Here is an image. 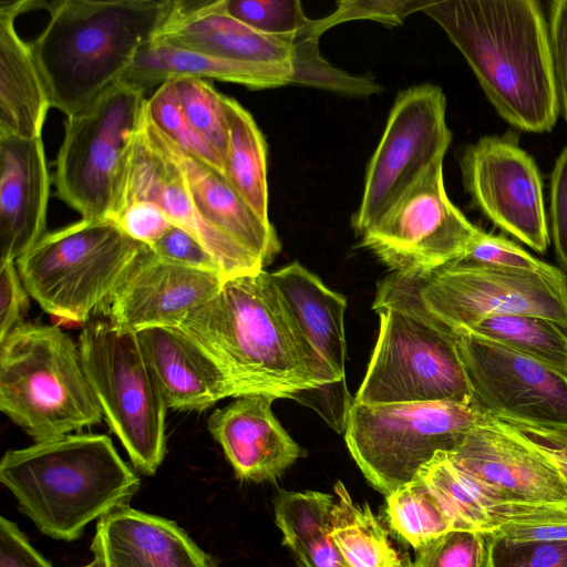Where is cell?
<instances>
[{"instance_id": "6da1fadb", "label": "cell", "mask_w": 567, "mask_h": 567, "mask_svg": "<svg viewBox=\"0 0 567 567\" xmlns=\"http://www.w3.org/2000/svg\"><path fill=\"white\" fill-rule=\"evenodd\" d=\"M223 372L235 398L320 391L298 322L264 269L224 281L176 328Z\"/></svg>"}, {"instance_id": "7a4b0ae2", "label": "cell", "mask_w": 567, "mask_h": 567, "mask_svg": "<svg viewBox=\"0 0 567 567\" xmlns=\"http://www.w3.org/2000/svg\"><path fill=\"white\" fill-rule=\"evenodd\" d=\"M497 113L512 126L549 132L559 106L549 30L536 0H427Z\"/></svg>"}, {"instance_id": "3957f363", "label": "cell", "mask_w": 567, "mask_h": 567, "mask_svg": "<svg viewBox=\"0 0 567 567\" xmlns=\"http://www.w3.org/2000/svg\"><path fill=\"white\" fill-rule=\"evenodd\" d=\"M177 0H61L31 50L51 104L73 116L123 80L138 50L167 23Z\"/></svg>"}, {"instance_id": "277c9868", "label": "cell", "mask_w": 567, "mask_h": 567, "mask_svg": "<svg viewBox=\"0 0 567 567\" xmlns=\"http://www.w3.org/2000/svg\"><path fill=\"white\" fill-rule=\"evenodd\" d=\"M0 481L42 534L64 542L128 506L141 484L112 440L93 433H70L7 451Z\"/></svg>"}, {"instance_id": "5b68a950", "label": "cell", "mask_w": 567, "mask_h": 567, "mask_svg": "<svg viewBox=\"0 0 567 567\" xmlns=\"http://www.w3.org/2000/svg\"><path fill=\"white\" fill-rule=\"evenodd\" d=\"M395 308L446 333L501 315H529L567 327V277L454 260L429 272H392L378 284L373 309Z\"/></svg>"}, {"instance_id": "8992f818", "label": "cell", "mask_w": 567, "mask_h": 567, "mask_svg": "<svg viewBox=\"0 0 567 567\" xmlns=\"http://www.w3.org/2000/svg\"><path fill=\"white\" fill-rule=\"evenodd\" d=\"M0 410L35 442L103 417L78 343L38 322H22L0 341Z\"/></svg>"}, {"instance_id": "52a82bcc", "label": "cell", "mask_w": 567, "mask_h": 567, "mask_svg": "<svg viewBox=\"0 0 567 567\" xmlns=\"http://www.w3.org/2000/svg\"><path fill=\"white\" fill-rule=\"evenodd\" d=\"M143 246L107 219H81L45 233L16 265L45 312L84 324L105 308Z\"/></svg>"}, {"instance_id": "ba28073f", "label": "cell", "mask_w": 567, "mask_h": 567, "mask_svg": "<svg viewBox=\"0 0 567 567\" xmlns=\"http://www.w3.org/2000/svg\"><path fill=\"white\" fill-rule=\"evenodd\" d=\"M488 415L451 401L352 404L348 450L368 482L384 496L414 480L437 453H451Z\"/></svg>"}, {"instance_id": "9c48e42d", "label": "cell", "mask_w": 567, "mask_h": 567, "mask_svg": "<svg viewBox=\"0 0 567 567\" xmlns=\"http://www.w3.org/2000/svg\"><path fill=\"white\" fill-rule=\"evenodd\" d=\"M87 380L134 467L154 475L166 452L167 405L137 333L93 317L79 336Z\"/></svg>"}, {"instance_id": "30bf717a", "label": "cell", "mask_w": 567, "mask_h": 567, "mask_svg": "<svg viewBox=\"0 0 567 567\" xmlns=\"http://www.w3.org/2000/svg\"><path fill=\"white\" fill-rule=\"evenodd\" d=\"M144 92L121 80L66 117L56 157L58 196L82 219H107L145 111Z\"/></svg>"}, {"instance_id": "8fae6325", "label": "cell", "mask_w": 567, "mask_h": 567, "mask_svg": "<svg viewBox=\"0 0 567 567\" xmlns=\"http://www.w3.org/2000/svg\"><path fill=\"white\" fill-rule=\"evenodd\" d=\"M380 330L354 403L451 401L473 404L451 334L395 308L374 309Z\"/></svg>"}, {"instance_id": "7c38bea8", "label": "cell", "mask_w": 567, "mask_h": 567, "mask_svg": "<svg viewBox=\"0 0 567 567\" xmlns=\"http://www.w3.org/2000/svg\"><path fill=\"white\" fill-rule=\"evenodd\" d=\"M153 41L228 60L282 69L297 84L348 93L353 76L330 65L318 41L259 32L231 17L225 0H177L167 23Z\"/></svg>"}, {"instance_id": "4fadbf2b", "label": "cell", "mask_w": 567, "mask_h": 567, "mask_svg": "<svg viewBox=\"0 0 567 567\" xmlns=\"http://www.w3.org/2000/svg\"><path fill=\"white\" fill-rule=\"evenodd\" d=\"M480 230L449 198L439 159L358 236L392 272L414 275L461 258Z\"/></svg>"}, {"instance_id": "5bb4252c", "label": "cell", "mask_w": 567, "mask_h": 567, "mask_svg": "<svg viewBox=\"0 0 567 567\" xmlns=\"http://www.w3.org/2000/svg\"><path fill=\"white\" fill-rule=\"evenodd\" d=\"M441 87L425 83L401 91L367 168L362 199L352 219L360 235L436 161L452 140Z\"/></svg>"}, {"instance_id": "9a60e30c", "label": "cell", "mask_w": 567, "mask_h": 567, "mask_svg": "<svg viewBox=\"0 0 567 567\" xmlns=\"http://www.w3.org/2000/svg\"><path fill=\"white\" fill-rule=\"evenodd\" d=\"M449 334L482 412L502 421L567 425V373L471 332Z\"/></svg>"}, {"instance_id": "2e32d148", "label": "cell", "mask_w": 567, "mask_h": 567, "mask_svg": "<svg viewBox=\"0 0 567 567\" xmlns=\"http://www.w3.org/2000/svg\"><path fill=\"white\" fill-rule=\"evenodd\" d=\"M460 166L465 190L476 208L534 250L547 249L542 176L514 137H481L463 150Z\"/></svg>"}, {"instance_id": "e0dca14e", "label": "cell", "mask_w": 567, "mask_h": 567, "mask_svg": "<svg viewBox=\"0 0 567 567\" xmlns=\"http://www.w3.org/2000/svg\"><path fill=\"white\" fill-rule=\"evenodd\" d=\"M271 276L298 322L320 386V391L305 393L301 403L315 409L329 426L342 433L354 402L344 379L347 300L298 261Z\"/></svg>"}, {"instance_id": "ac0fdd59", "label": "cell", "mask_w": 567, "mask_h": 567, "mask_svg": "<svg viewBox=\"0 0 567 567\" xmlns=\"http://www.w3.org/2000/svg\"><path fill=\"white\" fill-rule=\"evenodd\" d=\"M134 200L156 204L175 226L197 238L218 260L226 279L264 269L265 265L258 257L212 227L202 217L181 167L146 135L142 123L122 176L116 203L107 220L124 205Z\"/></svg>"}, {"instance_id": "d6986e66", "label": "cell", "mask_w": 567, "mask_h": 567, "mask_svg": "<svg viewBox=\"0 0 567 567\" xmlns=\"http://www.w3.org/2000/svg\"><path fill=\"white\" fill-rule=\"evenodd\" d=\"M225 280L219 274L161 258L144 245L107 301L106 318L135 333L177 328L193 310L209 301Z\"/></svg>"}, {"instance_id": "ffe728a7", "label": "cell", "mask_w": 567, "mask_h": 567, "mask_svg": "<svg viewBox=\"0 0 567 567\" xmlns=\"http://www.w3.org/2000/svg\"><path fill=\"white\" fill-rule=\"evenodd\" d=\"M446 456L483 485L513 499L567 504L555 466L503 421L487 416Z\"/></svg>"}, {"instance_id": "44dd1931", "label": "cell", "mask_w": 567, "mask_h": 567, "mask_svg": "<svg viewBox=\"0 0 567 567\" xmlns=\"http://www.w3.org/2000/svg\"><path fill=\"white\" fill-rule=\"evenodd\" d=\"M269 394H246L216 409L207 429L236 476L249 482L277 480L306 455L275 416Z\"/></svg>"}, {"instance_id": "7402d4cb", "label": "cell", "mask_w": 567, "mask_h": 567, "mask_svg": "<svg viewBox=\"0 0 567 567\" xmlns=\"http://www.w3.org/2000/svg\"><path fill=\"white\" fill-rule=\"evenodd\" d=\"M417 475L440 498L458 529L495 537L517 528L567 524V504L513 499L474 480L443 452Z\"/></svg>"}, {"instance_id": "603a6c76", "label": "cell", "mask_w": 567, "mask_h": 567, "mask_svg": "<svg viewBox=\"0 0 567 567\" xmlns=\"http://www.w3.org/2000/svg\"><path fill=\"white\" fill-rule=\"evenodd\" d=\"M50 183L41 137H0V262H16L45 234Z\"/></svg>"}, {"instance_id": "cb8c5ba5", "label": "cell", "mask_w": 567, "mask_h": 567, "mask_svg": "<svg viewBox=\"0 0 567 567\" xmlns=\"http://www.w3.org/2000/svg\"><path fill=\"white\" fill-rule=\"evenodd\" d=\"M142 125L146 135L181 167L202 217L265 266L269 265L281 248L272 224L259 217L220 173L172 142L152 123L146 111Z\"/></svg>"}, {"instance_id": "d4e9b609", "label": "cell", "mask_w": 567, "mask_h": 567, "mask_svg": "<svg viewBox=\"0 0 567 567\" xmlns=\"http://www.w3.org/2000/svg\"><path fill=\"white\" fill-rule=\"evenodd\" d=\"M91 549L107 567H217L177 524L130 506L97 520Z\"/></svg>"}, {"instance_id": "484cf974", "label": "cell", "mask_w": 567, "mask_h": 567, "mask_svg": "<svg viewBox=\"0 0 567 567\" xmlns=\"http://www.w3.org/2000/svg\"><path fill=\"white\" fill-rule=\"evenodd\" d=\"M47 2L0 3V137H41L50 95L31 50L16 30L17 17Z\"/></svg>"}, {"instance_id": "4316f807", "label": "cell", "mask_w": 567, "mask_h": 567, "mask_svg": "<svg viewBox=\"0 0 567 567\" xmlns=\"http://www.w3.org/2000/svg\"><path fill=\"white\" fill-rule=\"evenodd\" d=\"M137 337L168 409L204 411L235 396L223 372L176 328H150Z\"/></svg>"}, {"instance_id": "83f0119b", "label": "cell", "mask_w": 567, "mask_h": 567, "mask_svg": "<svg viewBox=\"0 0 567 567\" xmlns=\"http://www.w3.org/2000/svg\"><path fill=\"white\" fill-rule=\"evenodd\" d=\"M178 76L214 79L250 89L297 84L296 75L287 70L228 60L158 41H152L138 50L123 80L145 93Z\"/></svg>"}, {"instance_id": "f1b7e54d", "label": "cell", "mask_w": 567, "mask_h": 567, "mask_svg": "<svg viewBox=\"0 0 567 567\" xmlns=\"http://www.w3.org/2000/svg\"><path fill=\"white\" fill-rule=\"evenodd\" d=\"M334 501V495L317 491L277 495L276 525L300 567H348L330 536Z\"/></svg>"}, {"instance_id": "f546056e", "label": "cell", "mask_w": 567, "mask_h": 567, "mask_svg": "<svg viewBox=\"0 0 567 567\" xmlns=\"http://www.w3.org/2000/svg\"><path fill=\"white\" fill-rule=\"evenodd\" d=\"M228 121V146L224 177L266 221L268 216L267 145L251 114L224 95Z\"/></svg>"}, {"instance_id": "4dcf8cb0", "label": "cell", "mask_w": 567, "mask_h": 567, "mask_svg": "<svg viewBox=\"0 0 567 567\" xmlns=\"http://www.w3.org/2000/svg\"><path fill=\"white\" fill-rule=\"evenodd\" d=\"M331 539L348 567H405L368 504H358L341 481L334 486Z\"/></svg>"}, {"instance_id": "1f68e13d", "label": "cell", "mask_w": 567, "mask_h": 567, "mask_svg": "<svg viewBox=\"0 0 567 567\" xmlns=\"http://www.w3.org/2000/svg\"><path fill=\"white\" fill-rule=\"evenodd\" d=\"M567 373V327L529 315H501L468 331Z\"/></svg>"}, {"instance_id": "d6a6232c", "label": "cell", "mask_w": 567, "mask_h": 567, "mask_svg": "<svg viewBox=\"0 0 567 567\" xmlns=\"http://www.w3.org/2000/svg\"><path fill=\"white\" fill-rule=\"evenodd\" d=\"M386 499V516L395 534L414 549L452 529L455 520L419 475Z\"/></svg>"}, {"instance_id": "836d02e7", "label": "cell", "mask_w": 567, "mask_h": 567, "mask_svg": "<svg viewBox=\"0 0 567 567\" xmlns=\"http://www.w3.org/2000/svg\"><path fill=\"white\" fill-rule=\"evenodd\" d=\"M145 111L152 123L181 150L224 176V158L188 121L173 80L161 84L146 99Z\"/></svg>"}, {"instance_id": "e575fe53", "label": "cell", "mask_w": 567, "mask_h": 567, "mask_svg": "<svg viewBox=\"0 0 567 567\" xmlns=\"http://www.w3.org/2000/svg\"><path fill=\"white\" fill-rule=\"evenodd\" d=\"M182 109L192 125L224 158L228 146V121L224 95L204 79H172Z\"/></svg>"}, {"instance_id": "d590c367", "label": "cell", "mask_w": 567, "mask_h": 567, "mask_svg": "<svg viewBox=\"0 0 567 567\" xmlns=\"http://www.w3.org/2000/svg\"><path fill=\"white\" fill-rule=\"evenodd\" d=\"M225 9L238 21L266 34L319 40L313 33V20L297 0H225Z\"/></svg>"}, {"instance_id": "8d00e7d4", "label": "cell", "mask_w": 567, "mask_h": 567, "mask_svg": "<svg viewBox=\"0 0 567 567\" xmlns=\"http://www.w3.org/2000/svg\"><path fill=\"white\" fill-rule=\"evenodd\" d=\"M415 553L409 567H486L487 539L475 530L452 529Z\"/></svg>"}, {"instance_id": "74e56055", "label": "cell", "mask_w": 567, "mask_h": 567, "mask_svg": "<svg viewBox=\"0 0 567 567\" xmlns=\"http://www.w3.org/2000/svg\"><path fill=\"white\" fill-rule=\"evenodd\" d=\"M486 539V567H567V540Z\"/></svg>"}, {"instance_id": "f35d334b", "label": "cell", "mask_w": 567, "mask_h": 567, "mask_svg": "<svg viewBox=\"0 0 567 567\" xmlns=\"http://www.w3.org/2000/svg\"><path fill=\"white\" fill-rule=\"evenodd\" d=\"M456 260L466 264L544 274L553 277L565 276L557 267L535 258L507 238L487 234L482 229L467 251Z\"/></svg>"}, {"instance_id": "ab89813d", "label": "cell", "mask_w": 567, "mask_h": 567, "mask_svg": "<svg viewBox=\"0 0 567 567\" xmlns=\"http://www.w3.org/2000/svg\"><path fill=\"white\" fill-rule=\"evenodd\" d=\"M427 0H347L326 18L315 20L313 31L320 38L329 28L352 20H373L388 25L402 24L404 19L422 11Z\"/></svg>"}, {"instance_id": "60d3db41", "label": "cell", "mask_w": 567, "mask_h": 567, "mask_svg": "<svg viewBox=\"0 0 567 567\" xmlns=\"http://www.w3.org/2000/svg\"><path fill=\"white\" fill-rule=\"evenodd\" d=\"M110 221L130 238L148 247L175 226L156 204L147 200L127 203L111 217Z\"/></svg>"}, {"instance_id": "b9f144b4", "label": "cell", "mask_w": 567, "mask_h": 567, "mask_svg": "<svg viewBox=\"0 0 567 567\" xmlns=\"http://www.w3.org/2000/svg\"><path fill=\"white\" fill-rule=\"evenodd\" d=\"M150 248L161 258L216 272L225 278L220 264L210 251L190 233L178 226H173Z\"/></svg>"}, {"instance_id": "7bdbcfd3", "label": "cell", "mask_w": 567, "mask_h": 567, "mask_svg": "<svg viewBox=\"0 0 567 567\" xmlns=\"http://www.w3.org/2000/svg\"><path fill=\"white\" fill-rule=\"evenodd\" d=\"M503 422L538 450L555 466L567 485V425Z\"/></svg>"}, {"instance_id": "ee69618b", "label": "cell", "mask_w": 567, "mask_h": 567, "mask_svg": "<svg viewBox=\"0 0 567 567\" xmlns=\"http://www.w3.org/2000/svg\"><path fill=\"white\" fill-rule=\"evenodd\" d=\"M29 297L16 262H0V341L24 322Z\"/></svg>"}, {"instance_id": "f6af8a7d", "label": "cell", "mask_w": 567, "mask_h": 567, "mask_svg": "<svg viewBox=\"0 0 567 567\" xmlns=\"http://www.w3.org/2000/svg\"><path fill=\"white\" fill-rule=\"evenodd\" d=\"M550 227L557 259L567 271V146L559 154L551 174Z\"/></svg>"}, {"instance_id": "bcb514c9", "label": "cell", "mask_w": 567, "mask_h": 567, "mask_svg": "<svg viewBox=\"0 0 567 567\" xmlns=\"http://www.w3.org/2000/svg\"><path fill=\"white\" fill-rule=\"evenodd\" d=\"M548 30L558 106L567 121V0L550 3Z\"/></svg>"}, {"instance_id": "7dc6e473", "label": "cell", "mask_w": 567, "mask_h": 567, "mask_svg": "<svg viewBox=\"0 0 567 567\" xmlns=\"http://www.w3.org/2000/svg\"><path fill=\"white\" fill-rule=\"evenodd\" d=\"M0 567H52L10 519L0 518Z\"/></svg>"}, {"instance_id": "c3c4849f", "label": "cell", "mask_w": 567, "mask_h": 567, "mask_svg": "<svg viewBox=\"0 0 567 567\" xmlns=\"http://www.w3.org/2000/svg\"><path fill=\"white\" fill-rule=\"evenodd\" d=\"M495 537L514 540H567V524L517 528Z\"/></svg>"}, {"instance_id": "681fc988", "label": "cell", "mask_w": 567, "mask_h": 567, "mask_svg": "<svg viewBox=\"0 0 567 567\" xmlns=\"http://www.w3.org/2000/svg\"><path fill=\"white\" fill-rule=\"evenodd\" d=\"M93 560L89 565L83 567H107L103 556L100 553L93 551Z\"/></svg>"}]
</instances>
